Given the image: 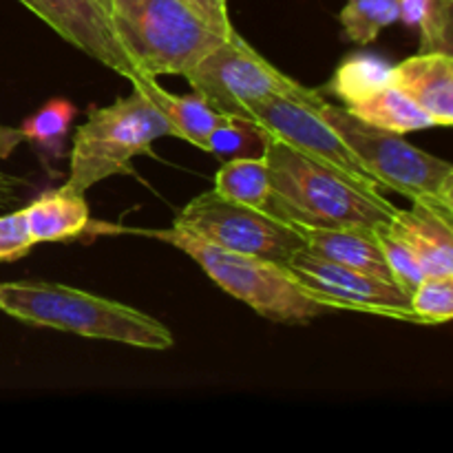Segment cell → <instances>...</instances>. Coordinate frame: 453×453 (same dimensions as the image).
<instances>
[{
  "label": "cell",
  "instance_id": "1",
  "mask_svg": "<svg viewBox=\"0 0 453 453\" xmlns=\"http://www.w3.org/2000/svg\"><path fill=\"white\" fill-rule=\"evenodd\" d=\"M270 199L265 212L296 228H380L398 206L383 193L358 188L274 135L265 137Z\"/></svg>",
  "mask_w": 453,
  "mask_h": 453
},
{
  "label": "cell",
  "instance_id": "2",
  "mask_svg": "<svg viewBox=\"0 0 453 453\" xmlns=\"http://www.w3.org/2000/svg\"><path fill=\"white\" fill-rule=\"evenodd\" d=\"M0 312L29 326L140 349H171L175 345L173 332L150 314L62 283H0Z\"/></svg>",
  "mask_w": 453,
  "mask_h": 453
},
{
  "label": "cell",
  "instance_id": "3",
  "mask_svg": "<svg viewBox=\"0 0 453 453\" xmlns=\"http://www.w3.org/2000/svg\"><path fill=\"white\" fill-rule=\"evenodd\" d=\"M119 47L140 75H186L226 40L184 0H111Z\"/></svg>",
  "mask_w": 453,
  "mask_h": 453
},
{
  "label": "cell",
  "instance_id": "4",
  "mask_svg": "<svg viewBox=\"0 0 453 453\" xmlns=\"http://www.w3.org/2000/svg\"><path fill=\"white\" fill-rule=\"evenodd\" d=\"M150 237L166 242L188 255L226 295L255 310L259 317L286 326H303L334 310L295 281L290 270L277 261L242 255L195 239L181 230H153Z\"/></svg>",
  "mask_w": 453,
  "mask_h": 453
},
{
  "label": "cell",
  "instance_id": "5",
  "mask_svg": "<svg viewBox=\"0 0 453 453\" xmlns=\"http://www.w3.org/2000/svg\"><path fill=\"white\" fill-rule=\"evenodd\" d=\"M171 135V127L157 106L133 88L109 106H91L75 128L65 186L87 195L88 188L113 175L131 173V162L150 155L157 140Z\"/></svg>",
  "mask_w": 453,
  "mask_h": 453
},
{
  "label": "cell",
  "instance_id": "6",
  "mask_svg": "<svg viewBox=\"0 0 453 453\" xmlns=\"http://www.w3.org/2000/svg\"><path fill=\"white\" fill-rule=\"evenodd\" d=\"M317 113L339 133L383 193L392 190L410 202L432 199L453 208V166L447 159L410 144L398 133L354 118L345 106L323 100L317 104Z\"/></svg>",
  "mask_w": 453,
  "mask_h": 453
},
{
  "label": "cell",
  "instance_id": "7",
  "mask_svg": "<svg viewBox=\"0 0 453 453\" xmlns=\"http://www.w3.org/2000/svg\"><path fill=\"white\" fill-rule=\"evenodd\" d=\"M184 78L217 113L237 118H246L252 106L270 97H295L303 102L323 100L317 88L303 87L295 78L279 71L237 31L203 56Z\"/></svg>",
  "mask_w": 453,
  "mask_h": 453
},
{
  "label": "cell",
  "instance_id": "8",
  "mask_svg": "<svg viewBox=\"0 0 453 453\" xmlns=\"http://www.w3.org/2000/svg\"><path fill=\"white\" fill-rule=\"evenodd\" d=\"M171 228L195 239L242 255L286 264L296 250L305 248L299 228L259 208L234 203L215 190L190 199Z\"/></svg>",
  "mask_w": 453,
  "mask_h": 453
},
{
  "label": "cell",
  "instance_id": "9",
  "mask_svg": "<svg viewBox=\"0 0 453 453\" xmlns=\"http://www.w3.org/2000/svg\"><path fill=\"white\" fill-rule=\"evenodd\" d=\"M323 100L303 102L295 100V97H270V100L252 106L246 118L259 124L277 140L299 150L305 157L343 175L358 188L370 190V193H383L379 181L358 162L357 155L341 140L339 133L317 113V104H321Z\"/></svg>",
  "mask_w": 453,
  "mask_h": 453
},
{
  "label": "cell",
  "instance_id": "10",
  "mask_svg": "<svg viewBox=\"0 0 453 453\" xmlns=\"http://www.w3.org/2000/svg\"><path fill=\"white\" fill-rule=\"evenodd\" d=\"M283 265L290 270L295 281L308 288L334 312L349 310V312L379 314L398 321L418 323L411 312L410 295H405L396 283L345 268L305 248L296 250Z\"/></svg>",
  "mask_w": 453,
  "mask_h": 453
},
{
  "label": "cell",
  "instance_id": "11",
  "mask_svg": "<svg viewBox=\"0 0 453 453\" xmlns=\"http://www.w3.org/2000/svg\"><path fill=\"white\" fill-rule=\"evenodd\" d=\"M42 18L62 40L80 49L106 69L131 80L137 73L131 58L113 34L109 9L100 0H20Z\"/></svg>",
  "mask_w": 453,
  "mask_h": 453
},
{
  "label": "cell",
  "instance_id": "12",
  "mask_svg": "<svg viewBox=\"0 0 453 453\" xmlns=\"http://www.w3.org/2000/svg\"><path fill=\"white\" fill-rule=\"evenodd\" d=\"M425 270V277L453 274V208L432 199H416L411 208H398L388 224Z\"/></svg>",
  "mask_w": 453,
  "mask_h": 453
},
{
  "label": "cell",
  "instance_id": "13",
  "mask_svg": "<svg viewBox=\"0 0 453 453\" xmlns=\"http://www.w3.org/2000/svg\"><path fill=\"white\" fill-rule=\"evenodd\" d=\"M389 84L414 100L436 127L453 122V58L445 51H420L392 65Z\"/></svg>",
  "mask_w": 453,
  "mask_h": 453
},
{
  "label": "cell",
  "instance_id": "14",
  "mask_svg": "<svg viewBox=\"0 0 453 453\" xmlns=\"http://www.w3.org/2000/svg\"><path fill=\"white\" fill-rule=\"evenodd\" d=\"M299 233L305 250L394 283L376 228H299Z\"/></svg>",
  "mask_w": 453,
  "mask_h": 453
},
{
  "label": "cell",
  "instance_id": "15",
  "mask_svg": "<svg viewBox=\"0 0 453 453\" xmlns=\"http://www.w3.org/2000/svg\"><path fill=\"white\" fill-rule=\"evenodd\" d=\"M128 82L133 84L135 91L144 93L157 106V111L171 127L173 137H180V140L188 142L197 149L208 150V137L224 115L217 113L199 93L193 91L190 96H177V93L166 91L157 82V78L140 73L133 75Z\"/></svg>",
  "mask_w": 453,
  "mask_h": 453
},
{
  "label": "cell",
  "instance_id": "16",
  "mask_svg": "<svg viewBox=\"0 0 453 453\" xmlns=\"http://www.w3.org/2000/svg\"><path fill=\"white\" fill-rule=\"evenodd\" d=\"M22 211L35 243L69 242L91 226L84 193H75L65 184L60 188L44 190Z\"/></svg>",
  "mask_w": 453,
  "mask_h": 453
},
{
  "label": "cell",
  "instance_id": "17",
  "mask_svg": "<svg viewBox=\"0 0 453 453\" xmlns=\"http://www.w3.org/2000/svg\"><path fill=\"white\" fill-rule=\"evenodd\" d=\"M75 115H78V109H75L73 102H69L66 97H53L47 104L40 106L35 113H31L20 127L7 128L3 142H0V155L7 157L9 150L16 149L20 142H31L44 153H51L58 157L62 153V146H65Z\"/></svg>",
  "mask_w": 453,
  "mask_h": 453
},
{
  "label": "cell",
  "instance_id": "18",
  "mask_svg": "<svg viewBox=\"0 0 453 453\" xmlns=\"http://www.w3.org/2000/svg\"><path fill=\"white\" fill-rule=\"evenodd\" d=\"M345 109L354 118L363 119V122L372 124L376 128H383V131L398 133V135L436 127L434 119L414 100H410L401 88L392 87V84L380 88L379 93H374L367 100L345 106Z\"/></svg>",
  "mask_w": 453,
  "mask_h": 453
},
{
  "label": "cell",
  "instance_id": "19",
  "mask_svg": "<svg viewBox=\"0 0 453 453\" xmlns=\"http://www.w3.org/2000/svg\"><path fill=\"white\" fill-rule=\"evenodd\" d=\"M389 80H392V65L385 58L358 51L343 58L336 66L330 80V91L343 102V106H352L389 87Z\"/></svg>",
  "mask_w": 453,
  "mask_h": 453
},
{
  "label": "cell",
  "instance_id": "20",
  "mask_svg": "<svg viewBox=\"0 0 453 453\" xmlns=\"http://www.w3.org/2000/svg\"><path fill=\"white\" fill-rule=\"evenodd\" d=\"M215 190L234 203L265 211L270 199L268 162L265 157H233L224 159L215 175Z\"/></svg>",
  "mask_w": 453,
  "mask_h": 453
},
{
  "label": "cell",
  "instance_id": "21",
  "mask_svg": "<svg viewBox=\"0 0 453 453\" xmlns=\"http://www.w3.org/2000/svg\"><path fill=\"white\" fill-rule=\"evenodd\" d=\"M449 0H398V20L420 31V51L451 53Z\"/></svg>",
  "mask_w": 453,
  "mask_h": 453
},
{
  "label": "cell",
  "instance_id": "22",
  "mask_svg": "<svg viewBox=\"0 0 453 453\" xmlns=\"http://www.w3.org/2000/svg\"><path fill=\"white\" fill-rule=\"evenodd\" d=\"M268 131L248 118L224 115L208 137V153L221 159L261 157Z\"/></svg>",
  "mask_w": 453,
  "mask_h": 453
},
{
  "label": "cell",
  "instance_id": "23",
  "mask_svg": "<svg viewBox=\"0 0 453 453\" xmlns=\"http://www.w3.org/2000/svg\"><path fill=\"white\" fill-rule=\"evenodd\" d=\"M343 34L358 47H367L385 27L398 20V0H348L339 13Z\"/></svg>",
  "mask_w": 453,
  "mask_h": 453
},
{
  "label": "cell",
  "instance_id": "24",
  "mask_svg": "<svg viewBox=\"0 0 453 453\" xmlns=\"http://www.w3.org/2000/svg\"><path fill=\"white\" fill-rule=\"evenodd\" d=\"M418 326H441L453 317V274L425 277L410 296Z\"/></svg>",
  "mask_w": 453,
  "mask_h": 453
},
{
  "label": "cell",
  "instance_id": "25",
  "mask_svg": "<svg viewBox=\"0 0 453 453\" xmlns=\"http://www.w3.org/2000/svg\"><path fill=\"white\" fill-rule=\"evenodd\" d=\"M379 234L380 248H383L385 261H388V268L392 273L394 283L401 288L405 295L411 296V292L418 288V283L425 279V270L420 265V261L416 259L414 252L405 246L398 237H394L392 230L388 226H380L376 228Z\"/></svg>",
  "mask_w": 453,
  "mask_h": 453
},
{
  "label": "cell",
  "instance_id": "26",
  "mask_svg": "<svg viewBox=\"0 0 453 453\" xmlns=\"http://www.w3.org/2000/svg\"><path fill=\"white\" fill-rule=\"evenodd\" d=\"M34 246L35 242L29 233L22 208L0 215V264L22 259V257L29 255Z\"/></svg>",
  "mask_w": 453,
  "mask_h": 453
},
{
  "label": "cell",
  "instance_id": "27",
  "mask_svg": "<svg viewBox=\"0 0 453 453\" xmlns=\"http://www.w3.org/2000/svg\"><path fill=\"white\" fill-rule=\"evenodd\" d=\"M184 3H188L199 16L206 18V20L211 22L219 34H224L226 38L234 31L233 22H230L228 18V4H226V0H184Z\"/></svg>",
  "mask_w": 453,
  "mask_h": 453
},
{
  "label": "cell",
  "instance_id": "28",
  "mask_svg": "<svg viewBox=\"0 0 453 453\" xmlns=\"http://www.w3.org/2000/svg\"><path fill=\"white\" fill-rule=\"evenodd\" d=\"M22 184H25L22 180H18V177L7 175V173L0 171V208L9 206V203L16 202L18 188H20Z\"/></svg>",
  "mask_w": 453,
  "mask_h": 453
},
{
  "label": "cell",
  "instance_id": "29",
  "mask_svg": "<svg viewBox=\"0 0 453 453\" xmlns=\"http://www.w3.org/2000/svg\"><path fill=\"white\" fill-rule=\"evenodd\" d=\"M4 133H7V128H3V127H0V142H3V137H4Z\"/></svg>",
  "mask_w": 453,
  "mask_h": 453
},
{
  "label": "cell",
  "instance_id": "30",
  "mask_svg": "<svg viewBox=\"0 0 453 453\" xmlns=\"http://www.w3.org/2000/svg\"><path fill=\"white\" fill-rule=\"evenodd\" d=\"M100 3H102V4H104V7H106V9H109V3H111V0H100Z\"/></svg>",
  "mask_w": 453,
  "mask_h": 453
}]
</instances>
